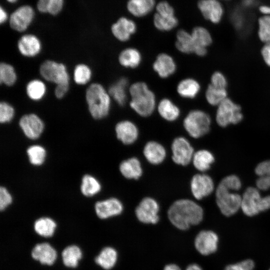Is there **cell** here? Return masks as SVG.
I'll use <instances>...</instances> for the list:
<instances>
[{
	"label": "cell",
	"mask_w": 270,
	"mask_h": 270,
	"mask_svg": "<svg viewBox=\"0 0 270 270\" xmlns=\"http://www.w3.org/2000/svg\"><path fill=\"white\" fill-rule=\"evenodd\" d=\"M164 270H181L180 268L176 264H170L166 265Z\"/></svg>",
	"instance_id": "obj_55"
},
{
	"label": "cell",
	"mask_w": 270,
	"mask_h": 270,
	"mask_svg": "<svg viewBox=\"0 0 270 270\" xmlns=\"http://www.w3.org/2000/svg\"><path fill=\"white\" fill-rule=\"evenodd\" d=\"M190 188L193 196L200 200L211 194L214 190V183L208 175L198 174L192 178Z\"/></svg>",
	"instance_id": "obj_14"
},
{
	"label": "cell",
	"mask_w": 270,
	"mask_h": 270,
	"mask_svg": "<svg viewBox=\"0 0 270 270\" xmlns=\"http://www.w3.org/2000/svg\"><path fill=\"white\" fill-rule=\"evenodd\" d=\"M18 123L24 135L31 140L38 138L44 128L42 120L37 114L33 113L22 116Z\"/></svg>",
	"instance_id": "obj_12"
},
{
	"label": "cell",
	"mask_w": 270,
	"mask_h": 270,
	"mask_svg": "<svg viewBox=\"0 0 270 270\" xmlns=\"http://www.w3.org/2000/svg\"><path fill=\"white\" fill-rule=\"evenodd\" d=\"M185 270H202L201 267L196 264H190Z\"/></svg>",
	"instance_id": "obj_56"
},
{
	"label": "cell",
	"mask_w": 270,
	"mask_h": 270,
	"mask_svg": "<svg viewBox=\"0 0 270 270\" xmlns=\"http://www.w3.org/2000/svg\"><path fill=\"white\" fill-rule=\"evenodd\" d=\"M143 154L146 160L152 164H161L166 157V150L162 145L157 142L150 141L144 146Z\"/></svg>",
	"instance_id": "obj_24"
},
{
	"label": "cell",
	"mask_w": 270,
	"mask_h": 270,
	"mask_svg": "<svg viewBox=\"0 0 270 270\" xmlns=\"http://www.w3.org/2000/svg\"><path fill=\"white\" fill-rule=\"evenodd\" d=\"M261 54L266 64L270 66V42L264 45L262 48Z\"/></svg>",
	"instance_id": "obj_50"
},
{
	"label": "cell",
	"mask_w": 270,
	"mask_h": 270,
	"mask_svg": "<svg viewBox=\"0 0 270 270\" xmlns=\"http://www.w3.org/2000/svg\"><path fill=\"white\" fill-rule=\"evenodd\" d=\"M26 91L28 96L31 100L39 101L46 95V86L43 81L38 79H34L27 84Z\"/></svg>",
	"instance_id": "obj_36"
},
{
	"label": "cell",
	"mask_w": 270,
	"mask_h": 270,
	"mask_svg": "<svg viewBox=\"0 0 270 270\" xmlns=\"http://www.w3.org/2000/svg\"><path fill=\"white\" fill-rule=\"evenodd\" d=\"M116 137L122 144H131L138 138L139 132L136 124L129 120L119 122L115 126Z\"/></svg>",
	"instance_id": "obj_20"
},
{
	"label": "cell",
	"mask_w": 270,
	"mask_h": 270,
	"mask_svg": "<svg viewBox=\"0 0 270 270\" xmlns=\"http://www.w3.org/2000/svg\"><path fill=\"white\" fill-rule=\"evenodd\" d=\"M92 74V70L88 66L84 64H79L74 67L73 78L76 84L84 85L90 80Z\"/></svg>",
	"instance_id": "obj_39"
},
{
	"label": "cell",
	"mask_w": 270,
	"mask_h": 270,
	"mask_svg": "<svg viewBox=\"0 0 270 270\" xmlns=\"http://www.w3.org/2000/svg\"><path fill=\"white\" fill-rule=\"evenodd\" d=\"M160 206L157 201L150 197L144 198L136 207L135 214L138 220L146 224H156L160 220Z\"/></svg>",
	"instance_id": "obj_10"
},
{
	"label": "cell",
	"mask_w": 270,
	"mask_h": 270,
	"mask_svg": "<svg viewBox=\"0 0 270 270\" xmlns=\"http://www.w3.org/2000/svg\"><path fill=\"white\" fill-rule=\"evenodd\" d=\"M255 172L258 176L266 175L270 178V160L259 163L255 168Z\"/></svg>",
	"instance_id": "obj_47"
},
{
	"label": "cell",
	"mask_w": 270,
	"mask_h": 270,
	"mask_svg": "<svg viewBox=\"0 0 270 270\" xmlns=\"http://www.w3.org/2000/svg\"><path fill=\"white\" fill-rule=\"evenodd\" d=\"M17 74L14 66L6 62L0 64V82L6 86H12L16 82Z\"/></svg>",
	"instance_id": "obj_41"
},
{
	"label": "cell",
	"mask_w": 270,
	"mask_h": 270,
	"mask_svg": "<svg viewBox=\"0 0 270 270\" xmlns=\"http://www.w3.org/2000/svg\"><path fill=\"white\" fill-rule=\"evenodd\" d=\"M242 118L240 106L230 99L227 98L218 106L216 119L220 126L224 128L230 124H237Z\"/></svg>",
	"instance_id": "obj_8"
},
{
	"label": "cell",
	"mask_w": 270,
	"mask_h": 270,
	"mask_svg": "<svg viewBox=\"0 0 270 270\" xmlns=\"http://www.w3.org/2000/svg\"><path fill=\"white\" fill-rule=\"evenodd\" d=\"M218 242V238L216 233L212 230H204L196 235L194 244L200 254L207 256L216 250Z\"/></svg>",
	"instance_id": "obj_15"
},
{
	"label": "cell",
	"mask_w": 270,
	"mask_h": 270,
	"mask_svg": "<svg viewBox=\"0 0 270 270\" xmlns=\"http://www.w3.org/2000/svg\"><path fill=\"white\" fill-rule=\"evenodd\" d=\"M210 84L221 88H226L227 86V80L224 76L219 72H214L210 78Z\"/></svg>",
	"instance_id": "obj_45"
},
{
	"label": "cell",
	"mask_w": 270,
	"mask_h": 270,
	"mask_svg": "<svg viewBox=\"0 0 270 270\" xmlns=\"http://www.w3.org/2000/svg\"><path fill=\"white\" fill-rule=\"evenodd\" d=\"M171 148L172 160L176 164L186 166L192 161L194 150L186 138H176L172 141Z\"/></svg>",
	"instance_id": "obj_11"
},
{
	"label": "cell",
	"mask_w": 270,
	"mask_h": 270,
	"mask_svg": "<svg viewBox=\"0 0 270 270\" xmlns=\"http://www.w3.org/2000/svg\"><path fill=\"white\" fill-rule=\"evenodd\" d=\"M269 270H270V269Z\"/></svg>",
	"instance_id": "obj_58"
},
{
	"label": "cell",
	"mask_w": 270,
	"mask_h": 270,
	"mask_svg": "<svg viewBox=\"0 0 270 270\" xmlns=\"http://www.w3.org/2000/svg\"><path fill=\"white\" fill-rule=\"evenodd\" d=\"M156 109L160 116L168 122L176 120L180 114L178 106L168 98L162 99L157 104Z\"/></svg>",
	"instance_id": "obj_27"
},
{
	"label": "cell",
	"mask_w": 270,
	"mask_h": 270,
	"mask_svg": "<svg viewBox=\"0 0 270 270\" xmlns=\"http://www.w3.org/2000/svg\"><path fill=\"white\" fill-rule=\"evenodd\" d=\"M82 256V252L80 248L76 244L66 246L61 252L62 264L68 268H76Z\"/></svg>",
	"instance_id": "obj_31"
},
{
	"label": "cell",
	"mask_w": 270,
	"mask_h": 270,
	"mask_svg": "<svg viewBox=\"0 0 270 270\" xmlns=\"http://www.w3.org/2000/svg\"><path fill=\"white\" fill-rule=\"evenodd\" d=\"M12 198L8 190L4 186L0 188V210H4L12 202Z\"/></svg>",
	"instance_id": "obj_46"
},
{
	"label": "cell",
	"mask_w": 270,
	"mask_h": 270,
	"mask_svg": "<svg viewBox=\"0 0 270 270\" xmlns=\"http://www.w3.org/2000/svg\"><path fill=\"white\" fill-rule=\"evenodd\" d=\"M244 214L252 216L270 208V196H262L256 188H248L242 194L241 208Z\"/></svg>",
	"instance_id": "obj_4"
},
{
	"label": "cell",
	"mask_w": 270,
	"mask_h": 270,
	"mask_svg": "<svg viewBox=\"0 0 270 270\" xmlns=\"http://www.w3.org/2000/svg\"><path fill=\"white\" fill-rule=\"evenodd\" d=\"M0 22H5L8 20V14L6 10L1 6L0 9Z\"/></svg>",
	"instance_id": "obj_53"
},
{
	"label": "cell",
	"mask_w": 270,
	"mask_h": 270,
	"mask_svg": "<svg viewBox=\"0 0 270 270\" xmlns=\"http://www.w3.org/2000/svg\"><path fill=\"white\" fill-rule=\"evenodd\" d=\"M168 216L170 222L180 230H186L191 226L199 224L204 218L200 206L189 199H180L170 206Z\"/></svg>",
	"instance_id": "obj_1"
},
{
	"label": "cell",
	"mask_w": 270,
	"mask_h": 270,
	"mask_svg": "<svg viewBox=\"0 0 270 270\" xmlns=\"http://www.w3.org/2000/svg\"><path fill=\"white\" fill-rule=\"evenodd\" d=\"M94 210L98 218L104 220L120 214L124 210V206L118 198H110L97 202Z\"/></svg>",
	"instance_id": "obj_16"
},
{
	"label": "cell",
	"mask_w": 270,
	"mask_h": 270,
	"mask_svg": "<svg viewBox=\"0 0 270 270\" xmlns=\"http://www.w3.org/2000/svg\"><path fill=\"white\" fill-rule=\"evenodd\" d=\"M118 260V252L112 246L103 248L94 258V262L105 270H110L116 265Z\"/></svg>",
	"instance_id": "obj_28"
},
{
	"label": "cell",
	"mask_w": 270,
	"mask_h": 270,
	"mask_svg": "<svg viewBox=\"0 0 270 270\" xmlns=\"http://www.w3.org/2000/svg\"><path fill=\"white\" fill-rule=\"evenodd\" d=\"M69 89V84L56 85L54 89V95L58 99L62 98L67 93Z\"/></svg>",
	"instance_id": "obj_49"
},
{
	"label": "cell",
	"mask_w": 270,
	"mask_h": 270,
	"mask_svg": "<svg viewBox=\"0 0 270 270\" xmlns=\"http://www.w3.org/2000/svg\"><path fill=\"white\" fill-rule=\"evenodd\" d=\"M198 6L204 17L214 24L221 20L224 8L218 0H200Z\"/></svg>",
	"instance_id": "obj_18"
},
{
	"label": "cell",
	"mask_w": 270,
	"mask_h": 270,
	"mask_svg": "<svg viewBox=\"0 0 270 270\" xmlns=\"http://www.w3.org/2000/svg\"><path fill=\"white\" fill-rule=\"evenodd\" d=\"M196 45L194 54L203 56L207 53V47L212 42V36L206 28L196 26L190 32Z\"/></svg>",
	"instance_id": "obj_23"
},
{
	"label": "cell",
	"mask_w": 270,
	"mask_h": 270,
	"mask_svg": "<svg viewBox=\"0 0 270 270\" xmlns=\"http://www.w3.org/2000/svg\"><path fill=\"white\" fill-rule=\"evenodd\" d=\"M111 97L104 86L99 83L90 84L86 92V100L91 116L96 120L106 118L111 107Z\"/></svg>",
	"instance_id": "obj_3"
},
{
	"label": "cell",
	"mask_w": 270,
	"mask_h": 270,
	"mask_svg": "<svg viewBox=\"0 0 270 270\" xmlns=\"http://www.w3.org/2000/svg\"><path fill=\"white\" fill-rule=\"evenodd\" d=\"M239 263L246 270H252L254 267V262L250 259L244 260Z\"/></svg>",
	"instance_id": "obj_51"
},
{
	"label": "cell",
	"mask_w": 270,
	"mask_h": 270,
	"mask_svg": "<svg viewBox=\"0 0 270 270\" xmlns=\"http://www.w3.org/2000/svg\"><path fill=\"white\" fill-rule=\"evenodd\" d=\"M206 98L208 102L212 106H218L227 98L226 88H221L209 84L206 92Z\"/></svg>",
	"instance_id": "obj_38"
},
{
	"label": "cell",
	"mask_w": 270,
	"mask_h": 270,
	"mask_svg": "<svg viewBox=\"0 0 270 270\" xmlns=\"http://www.w3.org/2000/svg\"><path fill=\"white\" fill-rule=\"evenodd\" d=\"M30 162L34 166H40L44 162L46 157L45 148L40 145H33L26 150Z\"/></svg>",
	"instance_id": "obj_42"
},
{
	"label": "cell",
	"mask_w": 270,
	"mask_h": 270,
	"mask_svg": "<svg viewBox=\"0 0 270 270\" xmlns=\"http://www.w3.org/2000/svg\"><path fill=\"white\" fill-rule=\"evenodd\" d=\"M15 110L8 102L2 101L0 104V122L6 124L10 122L14 118Z\"/></svg>",
	"instance_id": "obj_44"
},
{
	"label": "cell",
	"mask_w": 270,
	"mask_h": 270,
	"mask_svg": "<svg viewBox=\"0 0 270 270\" xmlns=\"http://www.w3.org/2000/svg\"><path fill=\"white\" fill-rule=\"evenodd\" d=\"M211 119L206 112L200 110H190L183 121L186 131L192 138H200L208 132Z\"/></svg>",
	"instance_id": "obj_5"
},
{
	"label": "cell",
	"mask_w": 270,
	"mask_h": 270,
	"mask_svg": "<svg viewBox=\"0 0 270 270\" xmlns=\"http://www.w3.org/2000/svg\"><path fill=\"white\" fill-rule=\"evenodd\" d=\"M34 16V12L31 6H22L17 8L10 15V26L17 32H24L32 22Z\"/></svg>",
	"instance_id": "obj_13"
},
{
	"label": "cell",
	"mask_w": 270,
	"mask_h": 270,
	"mask_svg": "<svg viewBox=\"0 0 270 270\" xmlns=\"http://www.w3.org/2000/svg\"><path fill=\"white\" fill-rule=\"evenodd\" d=\"M136 30V26L135 22L125 17L120 18L111 28L112 34L115 38L122 42L128 40Z\"/></svg>",
	"instance_id": "obj_22"
},
{
	"label": "cell",
	"mask_w": 270,
	"mask_h": 270,
	"mask_svg": "<svg viewBox=\"0 0 270 270\" xmlns=\"http://www.w3.org/2000/svg\"><path fill=\"white\" fill-rule=\"evenodd\" d=\"M17 46L20 53L28 58L36 56L42 48L40 39L32 34H26L21 36L18 42Z\"/></svg>",
	"instance_id": "obj_19"
},
{
	"label": "cell",
	"mask_w": 270,
	"mask_h": 270,
	"mask_svg": "<svg viewBox=\"0 0 270 270\" xmlns=\"http://www.w3.org/2000/svg\"><path fill=\"white\" fill-rule=\"evenodd\" d=\"M155 0H129L127 4L128 12L137 17L150 13L155 6Z\"/></svg>",
	"instance_id": "obj_32"
},
{
	"label": "cell",
	"mask_w": 270,
	"mask_h": 270,
	"mask_svg": "<svg viewBox=\"0 0 270 270\" xmlns=\"http://www.w3.org/2000/svg\"><path fill=\"white\" fill-rule=\"evenodd\" d=\"M119 170L124 177L127 179L138 180L142 174V168L139 160L135 157L122 161Z\"/></svg>",
	"instance_id": "obj_26"
},
{
	"label": "cell",
	"mask_w": 270,
	"mask_h": 270,
	"mask_svg": "<svg viewBox=\"0 0 270 270\" xmlns=\"http://www.w3.org/2000/svg\"><path fill=\"white\" fill-rule=\"evenodd\" d=\"M214 161L212 154L206 150H198L194 152L192 160L194 168L202 172L208 170Z\"/></svg>",
	"instance_id": "obj_35"
},
{
	"label": "cell",
	"mask_w": 270,
	"mask_h": 270,
	"mask_svg": "<svg viewBox=\"0 0 270 270\" xmlns=\"http://www.w3.org/2000/svg\"><path fill=\"white\" fill-rule=\"evenodd\" d=\"M156 10L154 24L158 30L170 31L177 26L178 20L174 16V10L168 2H160L156 6Z\"/></svg>",
	"instance_id": "obj_9"
},
{
	"label": "cell",
	"mask_w": 270,
	"mask_h": 270,
	"mask_svg": "<svg viewBox=\"0 0 270 270\" xmlns=\"http://www.w3.org/2000/svg\"><path fill=\"white\" fill-rule=\"evenodd\" d=\"M152 68L159 77L168 78L176 70V64L174 58L166 53L158 55L152 64Z\"/></svg>",
	"instance_id": "obj_21"
},
{
	"label": "cell",
	"mask_w": 270,
	"mask_h": 270,
	"mask_svg": "<svg viewBox=\"0 0 270 270\" xmlns=\"http://www.w3.org/2000/svg\"><path fill=\"white\" fill-rule=\"evenodd\" d=\"M63 4V0H38L37 8L41 12L56 15L62 10Z\"/></svg>",
	"instance_id": "obj_40"
},
{
	"label": "cell",
	"mask_w": 270,
	"mask_h": 270,
	"mask_svg": "<svg viewBox=\"0 0 270 270\" xmlns=\"http://www.w3.org/2000/svg\"><path fill=\"white\" fill-rule=\"evenodd\" d=\"M258 36L261 41L270 42V16H264L258 20Z\"/></svg>",
	"instance_id": "obj_43"
},
{
	"label": "cell",
	"mask_w": 270,
	"mask_h": 270,
	"mask_svg": "<svg viewBox=\"0 0 270 270\" xmlns=\"http://www.w3.org/2000/svg\"><path fill=\"white\" fill-rule=\"evenodd\" d=\"M130 97V106L138 114L142 117L150 116L156 108V96L144 82H137L129 86Z\"/></svg>",
	"instance_id": "obj_2"
},
{
	"label": "cell",
	"mask_w": 270,
	"mask_h": 270,
	"mask_svg": "<svg viewBox=\"0 0 270 270\" xmlns=\"http://www.w3.org/2000/svg\"><path fill=\"white\" fill-rule=\"evenodd\" d=\"M259 10L264 16H270V6L267 5L261 6L259 8Z\"/></svg>",
	"instance_id": "obj_54"
},
{
	"label": "cell",
	"mask_w": 270,
	"mask_h": 270,
	"mask_svg": "<svg viewBox=\"0 0 270 270\" xmlns=\"http://www.w3.org/2000/svg\"><path fill=\"white\" fill-rule=\"evenodd\" d=\"M32 258L41 264L52 266L57 258L56 249L48 242H42L36 244L30 252Z\"/></svg>",
	"instance_id": "obj_17"
},
{
	"label": "cell",
	"mask_w": 270,
	"mask_h": 270,
	"mask_svg": "<svg viewBox=\"0 0 270 270\" xmlns=\"http://www.w3.org/2000/svg\"><path fill=\"white\" fill-rule=\"evenodd\" d=\"M232 191L234 190L220 182L216 190V204L221 212L226 216L235 214L241 208L242 196Z\"/></svg>",
	"instance_id": "obj_6"
},
{
	"label": "cell",
	"mask_w": 270,
	"mask_h": 270,
	"mask_svg": "<svg viewBox=\"0 0 270 270\" xmlns=\"http://www.w3.org/2000/svg\"><path fill=\"white\" fill-rule=\"evenodd\" d=\"M101 190L100 182L92 176L84 175L82 180L80 190L87 197H90L98 193Z\"/></svg>",
	"instance_id": "obj_37"
},
{
	"label": "cell",
	"mask_w": 270,
	"mask_h": 270,
	"mask_svg": "<svg viewBox=\"0 0 270 270\" xmlns=\"http://www.w3.org/2000/svg\"><path fill=\"white\" fill-rule=\"evenodd\" d=\"M56 224L52 218L42 217L37 219L34 224V230L36 233L42 238H51L53 236Z\"/></svg>",
	"instance_id": "obj_34"
},
{
	"label": "cell",
	"mask_w": 270,
	"mask_h": 270,
	"mask_svg": "<svg viewBox=\"0 0 270 270\" xmlns=\"http://www.w3.org/2000/svg\"><path fill=\"white\" fill-rule=\"evenodd\" d=\"M40 73L46 80L56 85L69 84L70 76L66 66L52 60H46L40 65Z\"/></svg>",
	"instance_id": "obj_7"
},
{
	"label": "cell",
	"mask_w": 270,
	"mask_h": 270,
	"mask_svg": "<svg viewBox=\"0 0 270 270\" xmlns=\"http://www.w3.org/2000/svg\"><path fill=\"white\" fill-rule=\"evenodd\" d=\"M18 0H7L8 2H11V3H14V2H16Z\"/></svg>",
	"instance_id": "obj_57"
},
{
	"label": "cell",
	"mask_w": 270,
	"mask_h": 270,
	"mask_svg": "<svg viewBox=\"0 0 270 270\" xmlns=\"http://www.w3.org/2000/svg\"><path fill=\"white\" fill-rule=\"evenodd\" d=\"M140 52L134 48H128L120 52L118 56L119 64L126 68H135L142 62Z\"/></svg>",
	"instance_id": "obj_29"
},
{
	"label": "cell",
	"mask_w": 270,
	"mask_h": 270,
	"mask_svg": "<svg viewBox=\"0 0 270 270\" xmlns=\"http://www.w3.org/2000/svg\"><path fill=\"white\" fill-rule=\"evenodd\" d=\"M224 270H246L238 262L226 266Z\"/></svg>",
	"instance_id": "obj_52"
},
{
	"label": "cell",
	"mask_w": 270,
	"mask_h": 270,
	"mask_svg": "<svg viewBox=\"0 0 270 270\" xmlns=\"http://www.w3.org/2000/svg\"><path fill=\"white\" fill-rule=\"evenodd\" d=\"M256 180V186L258 190H266L270 188V178L268 176H258Z\"/></svg>",
	"instance_id": "obj_48"
},
{
	"label": "cell",
	"mask_w": 270,
	"mask_h": 270,
	"mask_svg": "<svg viewBox=\"0 0 270 270\" xmlns=\"http://www.w3.org/2000/svg\"><path fill=\"white\" fill-rule=\"evenodd\" d=\"M200 90L199 82L194 78H187L181 80L176 86L178 94L182 98L192 99L196 96Z\"/></svg>",
	"instance_id": "obj_30"
},
{
	"label": "cell",
	"mask_w": 270,
	"mask_h": 270,
	"mask_svg": "<svg viewBox=\"0 0 270 270\" xmlns=\"http://www.w3.org/2000/svg\"><path fill=\"white\" fill-rule=\"evenodd\" d=\"M129 86L128 78L122 77L112 84L108 90L111 98L119 106H122L126 102Z\"/></svg>",
	"instance_id": "obj_25"
},
{
	"label": "cell",
	"mask_w": 270,
	"mask_h": 270,
	"mask_svg": "<svg viewBox=\"0 0 270 270\" xmlns=\"http://www.w3.org/2000/svg\"><path fill=\"white\" fill-rule=\"evenodd\" d=\"M176 38L175 45L179 52L186 54H194L196 47L191 33L180 30L176 33Z\"/></svg>",
	"instance_id": "obj_33"
}]
</instances>
